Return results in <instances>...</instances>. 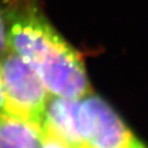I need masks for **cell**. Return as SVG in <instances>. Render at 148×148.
<instances>
[{"label":"cell","instance_id":"1","mask_svg":"<svg viewBox=\"0 0 148 148\" xmlns=\"http://www.w3.org/2000/svg\"><path fill=\"white\" fill-rule=\"evenodd\" d=\"M7 48L38 73L50 96L82 98L90 83L81 54L57 32L40 0H5Z\"/></svg>","mask_w":148,"mask_h":148},{"label":"cell","instance_id":"2","mask_svg":"<svg viewBox=\"0 0 148 148\" xmlns=\"http://www.w3.org/2000/svg\"><path fill=\"white\" fill-rule=\"evenodd\" d=\"M0 81L5 112L43 126L50 93L34 69L8 48L0 57Z\"/></svg>","mask_w":148,"mask_h":148},{"label":"cell","instance_id":"3","mask_svg":"<svg viewBox=\"0 0 148 148\" xmlns=\"http://www.w3.org/2000/svg\"><path fill=\"white\" fill-rule=\"evenodd\" d=\"M79 128L91 148H147L99 96L88 93L81 98Z\"/></svg>","mask_w":148,"mask_h":148},{"label":"cell","instance_id":"4","mask_svg":"<svg viewBox=\"0 0 148 148\" xmlns=\"http://www.w3.org/2000/svg\"><path fill=\"white\" fill-rule=\"evenodd\" d=\"M81 98L50 96L45 112L43 126L56 134L70 148L85 145L79 128Z\"/></svg>","mask_w":148,"mask_h":148},{"label":"cell","instance_id":"5","mask_svg":"<svg viewBox=\"0 0 148 148\" xmlns=\"http://www.w3.org/2000/svg\"><path fill=\"white\" fill-rule=\"evenodd\" d=\"M43 126L7 113L0 114V148H39Z\"/></svg>","mask_w":148,"mask_h":148},{"label":"cell","instance_id":"6","mask_svg":"<svg viewBox=\"0 0 148 148\" xmlns=\"http://www.w3.org/2000/svg\"><path fill=\"white\" fill-rule=\"evenodd\" d=\"M39 148H70L63 140H61L56 134H54L50 130L43 126L42 139Z\"/></svg>","mask_w":148,"mask_h":148},{"label":"cell","instance_id":"7","mask_svg":"<svg viewBox=\"0 0 148 148\" xmlns=\"http://www.w3.org/2000/svg\"><path fill=\"white\" fill-rule=\"evenodd\" d=\"M7 50V22L4 5L0 3V57Z\"/></svg>","mask_w":148,"mask_h":148},{"label":"cell","instance_id":"8","mask_svg":"<svg viewBox=\"0 0 148 148\" xmlns=\"http://www.w3.org/2000/svg\"><path fill=\"white\" fill-rule=\"evenodd\" d=\"M5 112V96H4V90L1 85V81H0V114H4Z\"/></svg>","mask_w":148,"mask_h":148},{"label":"cell","instance_id":"9","mask_svg":"<svg viewBox=\"0 0 148 148\" xmlns=\"http://www.w3.org/2000/svg\"><path fill=\"white\" fill-rule=\"evenodd\" d=\"M79 148H91V147H89L88 145H83L82 147H79Z\"/></svg>","mask_w":148,"mask_h":148}]
</instances>
